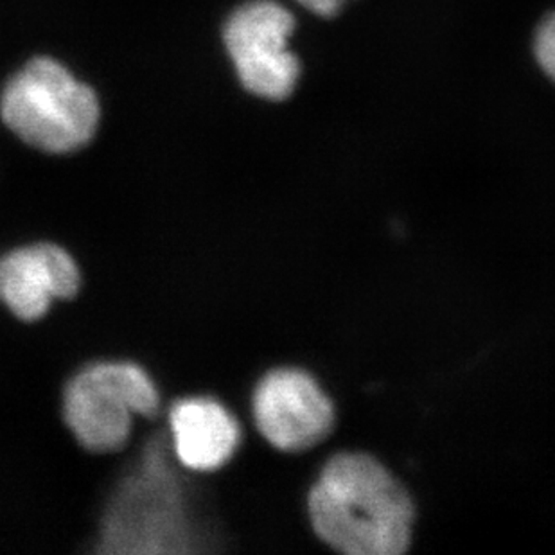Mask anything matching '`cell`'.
Wrapping results in <instances>:
<instances>
[{"label": "cell", "instance_id": "4", "mask_svg": "<svg viewBox=\"0 0 555 555\" xmlns=\"http://www.w3.org/2000/svg\"><path fill=\"white\" fill-rule=\"evenodd\" d=\"M157 387L133 363H98L68 383L63 415L79 444L92 451H116L130 437L135 415L155 414Z\"/></svg>", "mask_w": 555, "mask_h": 555}, {"label": "cell", "instance_id": "3", "mask_svg": "<svg viewBox=\"0 0 555 555\" xmlns=\"http://www.w3.org/2000/svg\"><path fill=\"white\" fill-rule=\"evenodd\" d=\"M0 116L29 146L70 153L87 146L100 125L94 90L53 59L31 60L5 85Z\"/></svg>", "mask_w": 555, "mask_h": 555}, {"label": "cell", "instance_id": "7", "mask_svg": "<svg viewBox=\"0 0 555 555\" xmlns=\"http://www.w3.org/2000/svg\"><path fill=\"white\" fill-rule=\"evenodd\" d=\"M79 288L73 257L51 243L18 248L0 259V300L22 320H38L54 299Z\"/></svg>", "mask_w": 555, "mask_h": 555}, {"label": "cell", "instance_id": "10", "mask_svg": "<svg viewBox=\"0 0 555 555\" xmlns=\"http://www.w3.org/2000/svg\"><path fill=\"white\" fill-rule=\"evenodd\" d=\"M299 2L305 5L306 10L314 13V15L322 16V18H331V16L340 13L341 5H344L346 0H299Z\"/></svg>", "mask_w": 555, "mask_h": 555}, {"label": "cell", "instance_id": "5", "mask_svg": "<svg viewBox=\"0 0 555 555\" xmlns=\"http://www.w3.org/2000/svg\"><path fill=\"white\" fill-rule=\"evenodd\" d=\"M295 18L273 0H254L237 8L223 29L243 87L270 101L288 100L300 76V63L288 49Z\"/></svg>", "mask_w": 555, "mask_h": 555}, {"label": "cell", "instance_id": "1", "mask_svg": "<svg viewBox=\"0 0 555 555\" xmlns=\"http://www.w3.org/2000/svg\"><path fill=\"white\" fill-rule=\"evenodd\" d=\"M320 540L349 555H399L414 538L415 505L403 483L367 453H338L308 498Z\"/></svg>", "mask_w": 555, "mask_h": 555}, {"label": "cell", "instance_id": "6", "mask_svg": "<svg viewBox=\"0 0 555 555\" xmlns=\"http://www.w3.org/2000/svg\"><path fill=\"white\" fill-rule=\"evenodd\" d=\"M254 414L264 439L283 451L309 450L335 428L330 396L299 369L270 372L257 387Z\"/></svg>", "mask_w": 555, "mask_h": 555}, {"label": "cell", "instance_id": "8", "mask_svg": "<svg viewBox=\"0 0 555 555\" xmlns=\"http://www.w3.org/2000/svg\"><path fill=\"white\" fill-rule=\"evenodd\" d=\"M175 455L193 472H215L234 455L242 431L229 410L212 399H184L169 415Z\"/></svg>", "mask_w": 555, "mask_h": 555}, {"label": "cell", "instance_id": "9", "mask_svg": "<svg viewBox=\"0 0 555 555\" xmlns=\"http://www.w3.org/2000/svg\"><path fill=\"white\" fill-rule=\"evenodd\" d=\"M535 60L541 70L555 83V13L541 22L534 38Z\"/></svg>", "mask_w": 555, "mask_h": 555}, {"label": "cell", "instance_id": "2", "mask_svg": "<svg viewBox=\"0 0 555 555\" xmlns=\"http://www.w3.org/2000/svg\"><path fill=\"white\" fill-rule=\"evenodd\" d=\"M184 486L169 464L163 439L126 478L106 513L101 541L114 554H184L196 541Z\"/></svg>", "mask_w": 555, "mask_h": 555}]
</instances>
